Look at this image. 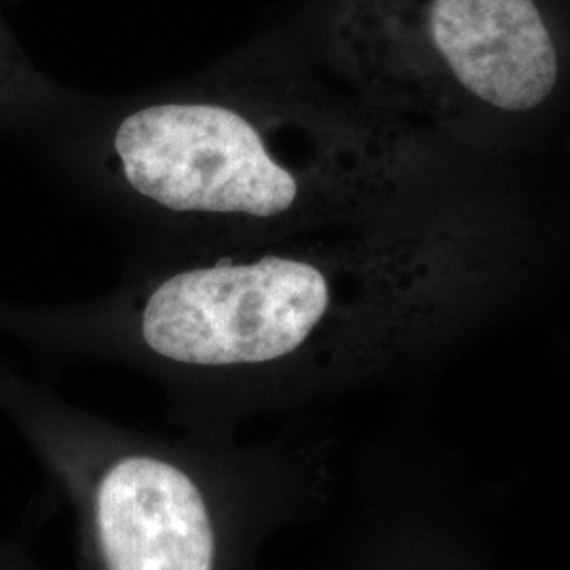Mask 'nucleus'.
<instances>
[{
    "instance_id": "obj_1",
    "label": "nucleus",
    "mask_w": 570,
    "mask_h": 570,
    "mask_svg": "<svg viewBox=\"0 0 570 570\" xmlns=\"http://www.w3.org/2000/svg\"><path fill=\"white\" fill-rule=\"evenodd\" d=\"M75 164L91 202L144 261L285 242L376 199L389 150L330 108L279 42L77 110Z\"/></svg>"
},
{
    "instance_id": "obj_2",
    "label": "nucleus",
    "mask_w": 570,
    "mask_h": 570,
    "mask_svg": "<svg viewBox=\"0 0 570 570\" xmlns=\"http://www.w3.org/2000/svg\"><path fill=\"white\" fill-rule=\"evenodd\" d=\"M294 239L134 266L35 332L70 357L142 374L178 428L247 431L385 364L412 330L393 266Z\"/></svg>"
},
{
    "instance_id": "obj_3",
    "label": "nucleus",
    "mask_w": 570,
    "mask_h": 570,
    "mask_svg": "<svg viewBox=\"0 0 570 570\" xmlns=\"http://www.w3.org/2000/svg\"><path fill=\"white\" fill-rule=\"evenodd\" d=\"M0 412L70 511L75 570H265L336 484L330 440L294 428L153 431L7 372Z\"/></svg>"
},
{
    "instance_id": "obj_4",
    "label": "nucleus",
    "mask_w": 570,
    "mask_h": 570,
    "mask_svg": "<svg viewBox=\"0 0 570 570\" xmlns=\"http://www.w3.org/2000/svg\"><path fill=\"white\" fill-rule=\"evenodd\" d=\"M429 37L459 82L494 108L524 112L558 81V53L534 0H431Z\"/></svg>"
},
{
    "instance_id": "obj_5",
    "label": "nucleus",
    "mask_w": 570,
    "mask_h": 570,
    "mask_svg": "<svg viewBox=\"0 0 570 570\" xmlns=\"http://www.w3.org/2000/svg\"><path fill=\"white\" fill-rule=\"evenodd\" d=\"M26 520L28 522H23L20 529L0 539V570H47L35 550L37 529L41 527L42 520H47L41 503L28 511Z\"/></svg>"
}]
</instances>
